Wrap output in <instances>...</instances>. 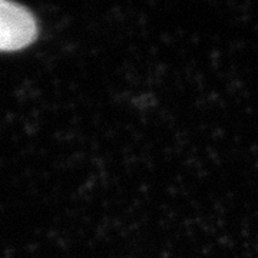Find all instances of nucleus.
Listing matches in <instances>:
<instances>
[{
    "label": "nucleus",
    "instance_id": "nucleus-1",
    "mask_svg": "<svg viewBox=\"0 0 258 258\" xmlns=\"http://www.w3.org/2000/svg\"><path fill=\"white\" fill-rule=\"evenodd\" d=\"M37 22L32 12L18 3L0 0V52H15L32 45Z\"/></svg>",
    "mask_w": 258,
    "mask_h": 258
}]
</instances>
